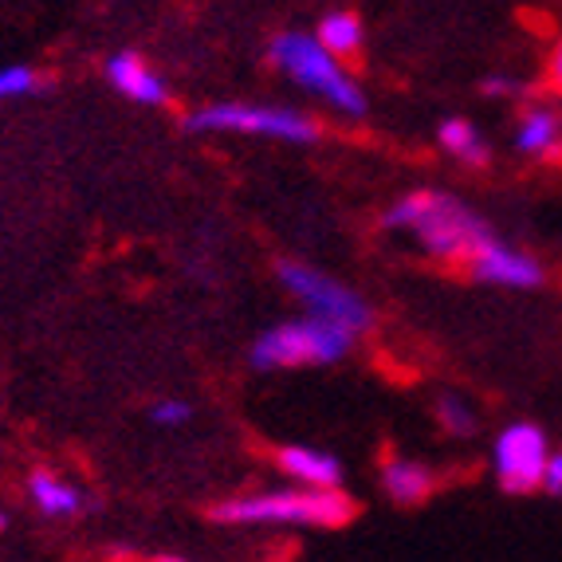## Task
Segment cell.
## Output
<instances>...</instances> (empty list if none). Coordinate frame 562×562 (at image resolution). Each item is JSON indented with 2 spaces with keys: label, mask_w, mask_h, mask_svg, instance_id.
<instances>
[{
  "label": "cell",
  "mask_w": 562,
  "mask_h": 562,
  "mask_svg": "<svg viewBox=\"0 0 562 562\" xmlns=\"http://www.w3.org/2000/svg\"><path fill=\"white\" fill-rule=\"evenodd\" d=\"M382 484L397 504L413 507L432 492V472L422 469V464H413V460H390L382 472Z\"/></svg>",
  "instance_id": "cell-12"
},
{
  "label": "cell",
  "mask_w": 562,
  "mask_h": 562,
  "mask_svg": "<svg viewBox=\"0 0 562 562\" xmlns=\"http://www.w3.org/2000/svg\"><path fill=\"white\" fill-rule=\"evenodd\" d=\"M355 342V330L311 315L300 323H283L256 338L252 362L260 370H283V366H327L338 362Z\"/></svg>",
  "instance_id": "cell-4"
},
{
  "label": "cell",
  "mask_w": 562,
  "mask_h": 562,
  "mask_svg": "<svg viewBox=\"0 0 562 562\" xmlns=\"http://www.w3.org/2000/svg\"><path fill=\"white\" fill-rule=\"evenodd\" d=\"M385 225L409 228L425 252H432L437 260H469L472 248L487 236V228L460 201H452L449 193H432V189L397 201L385 213Z\"/></svg>",
  "instance_id": "cell-1"
},
{
  "label": "cell",
  "mask_w": 562,
  "mask_h": 562,
  "mask_svg": "<svg viewBox=\"0 0 562 562\" xmlns=\"http://www.w3.org/2000/svg\"><path fill=\"white\" fill-rule=\"evenodd\" d=\"M32 499H36L40 512H47V516H71V512H79V492L71 484H64V480L47 476V472H36L32 476Z\"/></svg>",
  "instance_id": "cell-14"
},
{
  "label": "cell",
  "mask_w": 562,
  "mask_h": 562,
  "mask_svg": "<svg viewBox=\"0 0 562 562\" xmlns=\"http://www.w3.org/2000/svg\"><path fill=\"white\" fill-rule=\"evenodd\" d=\"M189 131H228V134H260V138H283V142H315L319 126L300 111H276V106H244V103H221L201 106L186 119Z\"/></svg>",
  "instance_id": "cell-5"
},
{
  "label": "cell",
  "mask_w": 562,
  "mask_h": 562,
  "mask_svg": "<svg viewBox=\"0 0 562 562\" xmlns=\"http://www.w3.org/2000/svg\"><path fill=\"white\" fill-rule=\"evenodd\" d=\"M519 83L507 76H496V79H484V94H516Z\"/></svg>",
  "instance_id": "cell-20"
},
{
  "label": "cell",
  "mask_w": 562,
  "mask_h": 562,
  "mask_svg": "<svg viewBox=\"0 0 562 562\" xmlns=\"http://www.w3.org/2000/svg\"><path fill=\"white\" fill-rule=\"evenodd\" d=\"M272 64L280 71H288L291 79L307 91H315L319 99H327L330 106L347 114L366 111V94L355 79L347 76V67L335 52L319 44V36H303V32H283L272 40Z\"/></svg>",
  "instance_id": "cell-3"
},
{
  "label": "cell",
  "mask_w": 562,
  "mask_h": 562,
  "mask_svg": "<svg viewBox=\"0 0 562 562\" xmlns=\"http://www.w3.org/2000/svg\"><path fill=\"white\" fill-rule=\"evenodd\" d=\"M150 417H154L158 425H186L189 417H193V409H189L186 402H158V405L150 409Z\"/></svg>",
  "instance_id": "cell-18"
},
{
  "label": "cell",
  "mask_w": 562,
  "mask_h": 562,
  "mask_svg": "<svg viewBox=\"0 0 562 562\" xmlns=\"http://www.w3.org/2000/svg\"><path fill=\"white\" fill-rule=\"evenodd\" d=\"M551 79H554V87L562 91V44L554 47V59H551Z\"/></svg>",
  "instance_id": "cell-21"
},
{
  "label": "cell",
  "mask_w": 562,
  "mask_h": 562,
  "mask_svg": "<svg viewBox=\"0 0 562 562\" xmlns=\"http://www.w3.org/2000/svg\"><path fill=\"white\" fill-rule=\"evenodd\" d=\"M276 464L283 469V476L300 480V484L311 487H335L342 469H338V460L327 457V452H315V449H303V445H288V449L276 457Z\"/></svg>",
  "instance_id": "cell-10"
},
{
  "label": "cell",
  "mask_w": 562,
  "mask_h": 562,
  "mask_svg": "<svg viewBox=\"0 0 562 562\" xmlns=\"http://www.w3.org/2000/svg\"><path fill=\"white\" fill-rule=\"evenodd\" d=\"M441 146L452 154V158L472 161V166H484V161H487L484 142H480V134L472 131V122H464V119L441 122Z\"/></svg>",
  "instance_id": "cell-15"
},
{
  "label": "cell",
  "mask_w": 562,
  "mask_h": 562,
  "mask_svg": "<svg viewBox=\"0 0 562 562\" xmlns=\"http://www.w3.org/2000/svg\"><path fill=\"white\" fill-rule=\"evenodd\" d=\"M437 417H441V425L449 432H457V437H469L472 429H476V422H472V409L460 397H441V405H437Z\"/></svg>",
  "instance_id": "cell-17"
},
{
  "label": "cell",
  "mask_w": 562,
  "mask_h": 562,
  "mask_svg": "<svg viewBox=\"0 0 562 562\" xmlns=\"http://www.w3.org/2000/svg\"><path fill=\"white\" fill-rule=\"evenodd\" d=\"M106 76H111V83L119 87L126 99H134V103H146V106L166 103V83L154 76V67H146V59L131 56V52L114 56L111 64H106Z\"/></svg>",
  "instance_id": "cell-9"
},
{
  "label": "cell",
  "mask_w": 562,
  "mask_h": 562,
  "mask_svg": "<svg viewBox=\"0 0 562 562\" xmlns=\"http://www.w3.org/2000/svg\"><path fill=\"white\" fill-rule=\"evenodd\" d=\"M355 516L347 496L335 487H283V492H260V496L228 499L216 507L221 524H303V527H338Z\"/></svg>",
  "instance_id": "cell-2"
},
{
  "label": "cell",
  "mask_w": 562,
  "mask_h": 562,
  "mask_svg": "<svg viewBox=\"0 0 562 562\" xmlns=\"http://www.w3.org/2000/svg\"><path fill=\"white\" fill-rule=\"evenodd\" d=\"M315 36H319V44L327 47V52H335L338 59H347L362 47V24H358V16H350V12H330V16H323Z\"/></svg>",
  "instance_id": "cell-13"
},
{
  "label": "cell",
  "mask_w": 562,
  "mask_h": 562,
  "mask_svg": "<svg viewBox=\"0 0 562 562\" xmlns=\"http://www.w3.org/2000/svg\"><path fill=\"white\" fill-rule=\"evenodd\" d=\"M44 91V79L32 67H0V99H20V94Z\"/></svg>",
  "instance_id": "cell-16"
},
{
  "label": "cell",
  "mask_w": 562,
  "mask_h": 562,
  "mask_svg": "<svg viewBox=\"0 0 562 562\" xmlns=\"http://www.w3.org/2000/svg\"><path fill=\"white\" fill-rule=\"evenodd\" d=\"M0 527H4V516H0Z\"/></svg>",
  "instance_id": "cell-22"
},
{
  "label": "cell",
  "mask_w": 562,
  "mask_h": 562,
  "mask_svg": "<svg viewBox=\"0 0 562 562\" xmlns=\"http://www.w3.org/2000/svg\"><path fill=\"white\" fill-rule=\"evenodd\" d=\"M543 484L551 487V492H559V496H562V452H559V457L547 460V476H543Z\"/></svg>",
  "instance_id": "cell-19"
},
{
  "label": "cell",
  "mask_w": 562,
  "mask_h": 562,
  "mask_svg": "<svg viewBox=\"0 0 562 562\" xmlns=\"http://www.w3.org/2000/svg\"><path fill=\"white\" fill-rule=\"evenodd\" d=\"M469 268H472L476 280L499 283V288H539V280H543V268H539L531 256H524L519 248H507V244L492 240V233L472 248Z\"/></svg>",
  "instance_id": "cell-8"
},
{
  "label": "cell",
  "mask_w": 562,
  "mask_h": 562,
  "mask_svg": "<svg viewBox=\"0 0 562 562\" xmlns=\"http://www.w3.org/2000/svg\"><path fill=\"white\" fill-rule=\"evenodd\" d=\"M280 280L283 288L311 311V315H319V319H330V323H342L358 335V330L370 323V307L358 300L355 291L342 288L338 280L330 276L315 272L307 263H280Z\"/></svg>",
  "instance_id": "cell-6"
},
{
  "label": "cell",
  "mask_w": 562,
  "mask_h": 562,
  "mask_svg": "<svg viewBox=\"0 0 562 562\" xmlns=\"http://www.w3.org/2000/svg\"><path fill=\"white\" fill-rule=\"evenodd\" d=\"M562 142V119L559 111L551 106H531L519 122V134H516V146L524 154H535V158H543V154H554Z\"/></svg>",
  "instance_id": "cell-11"
},
{
  "label": "cell",
  "mask_w": 562,
  "mask_h": 562,
  "mask_svg": "<svg viewBox=\"0 0 562 562\" xmlns=\"http://www.w3.org/2000/svg\"><path fill=\"white\" fill-rule=\"evenodd\" d=\"M547 437L535 425L519 422L499 432L496 441V476L504 492H535L547 476Z\"/></svg>",
  "instance_id": "cell-7"
}]
</instances>
